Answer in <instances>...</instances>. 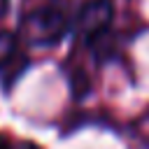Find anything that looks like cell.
<instances>
[{
	"label": "cell",
	"mask_w": 149,
	"mask_h": 149,
	"mask_svg": "<svg viewBox=\"0 0 149 149\" xmlns=\"http://www.w3.org/2000/svg\"><path fill=\"white\" fill-rule=\"evenodd\" d=\"M114 5L112 0H88L77 16V35L86 42H95L112 23Z\"/></svg>",
	"instance_id": "2"
},
{
	"label": "cell",
	"mask_w": 149,
	"mask_h": 149,
	"mask_svg": "<svg viewBox=\"0 0 149 149\" xmlns=\"http://www.w3.org/2000/svg\"><path fill=\"white\" fill-rule=\"evenodd\" d=\"M68 30V21L65 16L54 9V7H40L35 12H30L23 23H21V33L23 37L30 42V44H37V47H51V44H58L63 40Z\"/></svg>",
	"instance_id": "1"
},
{
	"label": "cell",
	"mask_w": 149,
	"mask_h": 149,
	"mask_svg": "<svg viewBox=\"0 0 149 149\" xmlns=\"http://www.w3.org/2000/svg\"><path fill=\"white\" fill-rule=\"evenodd\" d=\"M9 9V0H0V16H5Z\"/></svg>",
	"instance_id": "4"
},
{
	"label": "cell",
	"mask_w": 149,
	"mask_h": 149,
	"mask_svg": "<svg viewBox=\"0 0 149 149\" xmlns=\"http://www.w3.org/2000/svg\"><path fill=\"white\" fill-rule=\"evenodd\" d=\"M0 149H12V144H9V140L5 135H0Z\"/></svg>",
	"instance_id": "5"
},
{
	"label": "cell",
	"mask_w": 149,
	"mask_h": 149,
	"mask_svg": "<svg viewBox=\"0 0 149 149\" xmlns=\"http://www.w3.org/2000/svg\"><path fill=\"white\" fill-rule=\"evenodd\" d=\"M16 56V37L7 30H0V68H5Z\"/></svg>",
	"instance_id": "3"
}]
</instances>
